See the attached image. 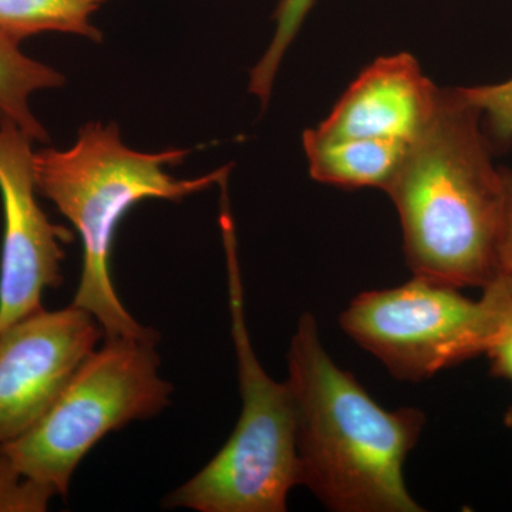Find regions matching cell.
<instances>
[{"mask_svg": "<svg viewBox=\"0 0 512 512\" xmlns=\"http://www.w3.org/2000/svg\"><path fill=\"white\" fill-rule=\"evenodd\" d=\"M481 114L457 89L410 144L387 185L414 276L454 288H484L500 274L507 212L505 171L495 168Z\"/></svg>", "mask_w": 512, "mask_h": 512, "instance_id": "obj_1", "label": "cell"}, {"mask_svg": "<svg viewBox=\"0 0 512 512\" xmlns=\"http://www.w3.org/2000/svg\"><path fill=\"white\" fill-rule=\"evenodd\" d=\"M299 485L330 511L420 512L404 463L426 416L383 409L323 348L318 323L303 313L288 352Z\"/></svg>", "mask_w": 512, "mask_h": 512, "instance_id": "obj_2", "label": "cell"}, {"mask_svg": "<svg viewBox=\"0 0 512 512\" xmlns=\"http://www.w3.org/2000/svg\"><path fill=\"white\" fill-rule=\"evenodd\" d=\"M190 150L140 153L121 141L116 123H87L69 150L43 148L33 156L37 191L72 222L83 244V266L73 305L97 319L104 338L146 335L121 303L110 272L121 220L138 202H180L227 180L232 165L194 180L165 171L183 163Z\"/></svg>", "mask_w": 512, "mask_h": 512, "instance_id": "obj_3", "label": "cell"}, {"mask_svg": "<svg viewBox=\"0 0 512 512\" xmlns=\"http://www.w3.org/2000/svg\"><path fill=\"white\" fill-rule=\"evenodd\" d=\"M158 333L104 339L35 426L0 443V463L47 510L66 497L77 466L111 431L163 412L173 386L160 376Z\"/></svg>", "mask_w": 512, "mask_h": 512, "instance_id": "obj_4", "label": "cell"}, {"mask_svg": "<svg viewBox=\"0 0 512 512\" xmlns=\"http://www.w3.org/2000/svg\"><path fill=\"white\" fill-rule=\"evenodd\" d=\"M220 225L242 410L225 446L200 473L168 495L165 507L198 512H285L289 493L299 485L291 389L288 383L269 377L249 339L228 198L221 200Z\"/></svg>", "mask_w": 512, "mask_h": 512, "instance_id": "obj_5", "label": "cell"}, {"mask_svg": "<svg viewBox=\"0 0 512 512\" xmlns=\"http://www.w3.org/2000/svg\"><path fill=\"white\" fill-rule=\"evenodd\" d=\"M511 318L512 285L503 275L478 301L414 276L397 288L360 293L340 315V328L396 379L419 383L487 353Z\"/></svg>", "mask_w": 512, "mask_h": 512, "instance_id": "obj_6", "label": "cell"}, {"mask_svg": "<svg viewBox=\"0 0 512 512\" xmlns=\"http://www.w3.org/2000/svg\"><path fill=\"white\" fill-rule=\"evenodd\" d=\"M33 140L0 116V195L3 241L0 256V332L43 309L46 289L63 282V245L72 231L53 224L36 198Z\"/></svg>", "mask_w": 512, "mask_h": 512, "instance_id": "obj_7", "label": "cell"}, {"mask_svg": "<svg viewBox=\"0 0 512 512\" xmlns=\"http://www.w3.org/2000/svg\"><path fill=\"white\" fill-rule=\"evenodd\" d=\"M101 338L97 319L73 303L40 309L0 332V443L35 426Z\"/></svg>", "mask_w": 512, "mask_h": 512, "instance_id": "obj_8", "label": "cell"}, {"mask_svg": "<svg viewBox=\"0 0 512 512\" xmlns=\"http://www.w3.org/2000/svg\"><path fill=\"white\" fill-rule=\"evenodd\" d=\"M434 86L409 53L379 57L343 93L328 119L309 133L322 140L376 138L412 144L439 107Z\"/></svg>", "mask_w": 512, "mask_h": 512, "instance_id": "obj_9", "label": "cell"}, {"mask_svg": "<svg viewBox=\"0 0 512 512\" xmlns=\"http://www.w3.org/2000/svg\"><path fill=\"white\" fill-rule=\"evenodd\" d=\"M410 144L376 138L322 140L308 130L303 148L313 180L342 188H382L393 180Z\"/></svg>", "mask_w": 512, "mask_h": 512, "instance_id": "obj_10", "label": "cell"}, {"mask_svg": "<svg viewBox=\"0 0 512 512\" xmlns=\"http://www.w3.org/2000/svg\"><path fill=\"white\" fill-rule=\"evenodd\" d=\"M18 36L0 29V116L8 117L33 141L47 143L49 134L29 107L37 90L63 86L66 79L46 64L23 55Z\"/></svg>", "mask_w": 512, "mask_h": 512, "instance_id": "obj_11", "label": "cell"}, {"mask_svg": "<svg viewBox=\"0 0 512 512\" xmlns=\"http://www.w3.org/2000/svg\"><path fill=\"white\" fill-rule=\"evenodd\" d=\"M109 0H0V29L19 39L42 32L73 33L101 42L90 18Z\"/></svg>", "mask_w": 512, "mask_h": 512, "instance_id": "obj_12", "label": "cell"}, {"mask_svg": "<svg viewBox=\"0 0 512 512\" xmlns=\"http://www.w3.org/2000/svg\"><path fill=\"white\" fill-rule=\"evenodd\" d=\"M315 0H279L275 12L276 30L274 39L262 59L252 69L249 80V92L261 100L262 106L271 99L272 87L278 73L279 64L284 59L286 50L293 42L299 29L311 12Z\"/></svg>", "mask_w": 512, "mask_h": 512, "instance_id": "obj_13", "label": "cell"}, {"mask_svg": "<svg viewBox=\"0 0 512 512\" xmlns=\"http://www.w3.org/2000/svg\"><path fill=\"white\" fill-rule=\"evenodd\" d=\"M457 92L485 117L498 141L512 140V79L483 86L457 87Z\"/></svg>", "mask_w": 512, "mask_h": 512, "instance_id": "obj_14", "label": "cell"}, {"mask_svg": "<svg viewBox=\"0 0 512 512\" xmlns=\"http://www.w3.org/2000/svg\"><path fill=\"white\" fill-rule=\"evenodd\" d=\"M485 355L490 357L494 375L512 383V318Z\"/></svg>", "mask_w": 512, "mask_h": 512, "instance_id": "obj_15", "label": "cell"}, {"mask_svg": "<svg viewBox=\"0 0 512 512\" xmlns=\"http://www.w3.org/2000/svg\"><path fill=\"white\" fill-rule=\"evenodd\" d=\"M505 180H507V212H505V222L503 238H501L500 255H498V268L500 274L512 285V173L505 171Z\"/></svg>", "mask_w": 512, "mask_h": 512, "instance_id": "obj_16", "label": "cell"}, {"mask_svg": "<svg viewBox=\"0 0 512 512\" xmlns=\"http://www.w3.org/2000/svg\"><path fill=\"white\" fill-rule=\"evenodd\" d=\"M505 423H507V426L512 429V407L508 410V413L505 414Z\"/></svg>", "mask_w": 512, "mask_h": 512, "instance_id": "obj_17", "label": "cell"}]
</instances>
